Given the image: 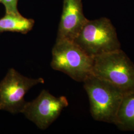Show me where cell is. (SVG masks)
<instances>
[{
  "label": "cell",
  "instance_id": "9",
  "mask_svg": "<svg viewBox=\"0 0 134 134\" xmlns=\"http://www.w3.org/2000/svg\"><path fill=\"white\" fill-rule=\"evenodd\" d=\"M34 20L22 15L5 14L0 19V33L6 31L26 34L34 27Z\"/></svg>",
  "mask_w": 134,
  "mask_h": 134
},
{
  "label": "cell",
  "instance_id": "2",
  "mask_svg": "<svg viewBox=\"0 0 134 134\" xmlns=\"http://www.w3.org/2000/svg\"><path fill=\"white\" fill-rule=\"evenodd\" d=\"M92 75L124 93L134 90V64L121 49L93 57Z\"/></svg>",
  "mask_w": 134,
  "mask_h": 134
},
{
  "label": "cell",
  "instance_id": "10",
  "mask_svg": "<svg viewBox=\"0 0 134 134\" xmlns=\"http://www.w3.org/2000/svg\"><path fill=\"white\" fill-rule=\"evenodd\" d=\"M19 0H0V3L4 5L5 14L19 15L20 14L18 9Z\"/></svg>",
  "mask_w": 134,
  "mask_h": 134
},
{
  "label": "cell",
  "instance_id": "8",
  "mask_svg": "<svg viewBox=\"0 0 134 134\" xmlns=\"http://www.w3.org/2000/svg\"><path fill=\"white\" fill-rule=\"evenodd\" d=\"M114 124L121 131L134 132V90L124 94Z\"/></svg>",
  "mask_w": 134,
  "mask_h": 134
},
{
  "label": "cell",
  "instance_id": "3",
  "mask_svg": "<svg viewBox=\"0 0 134 134\" xmlns=\"http://www.w3.org/2000/svg\"><path fill=\"white\" fill-rule=\"evenodd\" d=\"M73 41L92 58L121 49L116 29L107 18L88 20Z\"/></svg>",
  "mask_w": 134,
  "mask_h": 134
},
{
  "label": "cell",
  "instance_id": "5",
  "mask_svg": "<svg viewBox=\"0 0 134 134\" xmlns=\"http://www.w3.org/2000/svg\"><path fill=\"white\" fill-rule=\"evenodd\" d=\"M44 83L42 77L29 78L10 69L0 82V110L22 113L27 102L24 99L26 93L34 86Z\"/></svg>",
  "mask_w": 134,
  "mask_h": 134
},
{
  "label": "cell",
  "instance_id": "4",
  "mask_svg": "<svg viewBox=\"0 0 134 134\" xmlns=\"http://www.w3.org/2000/svg\"><path fill=\"white\" fill-rule=\"evenodd\" d=\"M52 54L51 67L53 70L64 72L74 81L83 82L92 75L93 58L74 41H56Z\"/></svg>",
  "mask_w": 134,
  "mask_h": 134
},
{
  "label": "cell",
  "instance_id": "7",
  "mask_svg": "<svg viewBox=\"0 0 134 134\" xmlns=\"http://www.w3.org/2000/svg\"><path fill=\"white\" fill-rule=\"evenodd\" d=\"M88 20L83 14L81 0H64L56 41H73Z\"/></svg>",
  "mask_w": 134,
  "mask_h": 134
},
{
  "label": "cell",
  "instance_id": "1",
  "mask_svg": "<svg viewBox=\"0 0 134 134\" xmlns=\"http://www.w3.org/2000/svg\"><path fill=\"white\" fill-rule=\"evenodd\" d=\"M83 82L92 118L97 121L114 124L124 92L117 86L93 75Z\"/></svg>",
  "mask_w": 134,
  "mask_h": 134
},
{
  "label": "cell",
  "instance_id": "6",
  "mask_svg": "<svg viewBox=\"0 0 134 134\" xmlns=\"http://www.w3.org/2000/svg\"><path fill=\"white\" fill-rule=\"evenodd\" d=\"M69 105L64 96L56 97L44 90L35 99L27 102L22 113L40 129H47Z\"/></svg>",
  "mask_w": 134,
  "mask_h": 134
}]
</instances>
